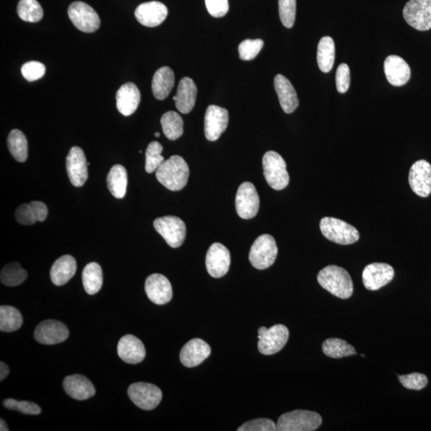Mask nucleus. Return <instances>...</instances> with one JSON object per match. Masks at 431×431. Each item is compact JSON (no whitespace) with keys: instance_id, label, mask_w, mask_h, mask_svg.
Wrapping results in <instances>:
<instances>
[{"instance_id":"f257e3e1","label":"nucleus","mask_w":431,"mask_h":431,"mask_svg":"<svg viewBox=\"0 0 431 431\" xmlns=\"http://www.w3.org/2000/svg\"><path fill=\"white\" fill-rule=\"evenodd\" d=\"M321 286L335 297L346 299L353 293V282L347 271L336 265H329L318 273Z\"/></svg>"},{"instance_id":"f03ea898","label":"nucleus","mask_w":431,"mask_h":431,"mask_svg":"<svg viewBox=\"0 0 431 431\" xmlns=\"http://www.w3.org/2000/svg\"><path fill=\"white\" fill-rule=\"evenodd\" d=\"M156 177L158 181L168 190L180 191L186 186L190 169L184 158L174 155L157 169Z\"/></svg>"},{"instance_id":"7ed1b4c3","label":"nucleus","mask_w":431,"mask_h":431,"mask_svg":"<svg viewBox=\"0 0 431 431\" xmlns=\"http://www.w3.org/2000/svg\"><path fill=\"white\" fill-rule=\"evenodd\" d=\"M322 424V418L317 412L295 410L280 416L277 423L279 431H313Z\"/></svg>"},{"instance_id":"20e7f679","label":"nucleus","mask_w":431,"mask_h":431,"mask_svg":"<svg viewBox=\"0 0 431 431\" xmlns=\"http://www.w3.org/2000/svg\"><path fill=\"white\" fill-rule=\"evenodd\" d=\"M319 227L322 234L334 243L348 245L360 239L359 231L354 226L335 217L322 218Z\"/></svg>"},{"instance_id":"39448f33","label":"nucleus","mask_w":431,"mask_h":431,"mask_svg":"<svg viewBox=\"0 0 431 431\" xmlns=\"http://www.w3.org/2000/svg\"><path fill=\"white\" fill-rule=\"evenodd\" d=\"M266 182L275 190H282L289 183L287 164L284 158L275 151L265 153L262 160Z\"/></svg>"},{"instance_id":"423d86ee","label":"nucleus","mask_w":431,"mask_h":431,"mask_svg":"<svg viewBox=\"0 0 431 431\" xmlns=\"http://www.w3.org/2000/svg\"><path fill=\"white\" fill-rule=\"evenodd\" d=\"M278 254V248L273 237L261 235L251 247L249 260L256 269L264 270L272 266Z\"/></svg>"},{"instance_id":"0eeeda50","label":"nucleus","mask_w":431,"mask_h":431,"mask_svg":"<svg viewBox=\"0 0 431 431\" xmlns=\"http://www.w3.org/2000/svg\"><path fill=\"white\" fill-rule=\"evenodd\" d=\"M153 226L160 235L171 248L177 249L182 246L186 236V226L180 218L166 216L157 218Z\"/></svg>"},{"instance_id":"6e6552de","label":"nucleus","mask_w":431,"mask_h":431,"mask_svg":"<svg viewBox=\"0 0 431 431\" xmlns=\"http://www.w3.org/2000/svg\"><path fill=\"white\" fill-rule=\"evenodd\" d=\"M258 349L261 354L274 355L286 345L289 331L283 324H275L272 328L261 327L258 331Z\"/></svg>"},{"instance_id":"1a4fd4ad","label":"nucleus","mask_w":431,"mask_h":431,"mask_svg":"<svg viewBox=\"0 0 431 431\" xmlns=\"http://www.w3.org/2000/svg\"><path fill=\"white\" fill-rule=\"evenodd\" d=\"M128 395L135 405L145 410L156 408L162 399V392L159 387L143 382L130 385Z\"/></svg>"},{"instance_id":"9d476101","label":"nucleus","mask_w":431,"mask_h":431,"mask_svg":"<svg viewBox=\"0 0 431 431\" xmlns=\"http://www.w3.org/2000/svg\"><path fill=\"white\" fill-rule=\"evenodd\" d=\"M406 23L418 31L431 29V0H410L403 12Z\"/></svg>"},{"instance_id":"9b49d317","label":"nucleus","mask_w":431,"mask_h":431,"mask_svg":"<svg viewBox=\"0 0 431 431\" xmlns=\"http://www.w3.org/2000/svg\"><path fill=\"white\" fill-rule=\"evenodd\" d=\"M69 16L74 26L82 32L93 33L100 27L99 14L86 3L77 1L71 3Z\"/></svg>"},{"instance_id":"f8f14e48","label":"nucleus","mask_w":431,"mask_h":431,"mask_svg":"<svg viewBox=\"0 0 431 431\" xmlns=\"http://www.w3.org/2000/svg\"><path fill=\"white\" fill-rule=\"evenodd\" d=\"M260 197L253 183H242L236 195V210L242 219H251L258 214Z\"/></svg>"},{"instance_id":"ddd939ff","label":"nucleus","mask_w":431,"mask_h":431,"mask_svg":"<svg viewBox=\"0 0 431 431\" xmlns=\"http://www.w3.org/2000/svg\"><path fill=\"white\" fill-rule=\"evenodd\" d=\"M34 336L36 341L42 345H55L67 340L69 330L64 323L47 319L38 324Z\"/></svg>"},{"instance_id":"4468645a","label":"nucleus","mask_w":431,"mask_h":431,"mask_svg":"<svg viewBox=\"0 0 431 431\" xmlns=\"http://www.w3.org/2000/svg\"><path fill=\"white\" fill-rule=\"evenodd\" d=\"M231 256L229 249L220 243L212 244L206 255V264L211 277L221 278L229 272Z\"/></svg>"},{"instance_id":"2eb2a0df","label":"nucleus","mask_w":431,"mask_h":431,"mask_svg":"<svg viewBox=\"0 0 431 431\" xmlns=\"http://www.w3.org/2000/svg\"><path fill=\"white\" fill-rule=\"evenodd\" d=\"M395 277L394 269L385 263H373L363 269L362 278L365 288L370 291L379 290L389 284Z\"/></svg>"},{"instance_id":"dca6fc26","label":"nucleus","mask_w":431,"mask_h":431,"mask_svg":"<svg viewBox=\"0 0 431 431\" xmlns=\"http://www.w3.org/2000/svg\"><path fill=\"white\" fill-rule=\"evenodd\" d=\"M229 124V111L220 106L211 105L205 116V134L210 142L219 139Z\"/></svg>"},{"instance_id":"f3484780","label":"nucleus","mask_w":431,"mask_h":431,"mask_svg":"<svg viewBox=\"0 0 431 431\" xmlns=\"http://www.w3.org/2000/svg\"><path fill=\"white\" fill-rule=\"evenodd\" d=\"M88 162L80 147H74L66 157V171L72 185L82 187L88 179Z\"/></svg>"},{"instance_id":"a211bd4d","label":"nucleus","mask_w":431,"mask_h":431,"mask_svg":"<svg viewBox=\"0 0 431 431\" xmlns=\"http://www.w3.org/2000/svg\"><path fill=\"white\" fill-rule=\"evenodd\" d=\"M409 184L415 195L428 197L431 193V164L426 160L415 162L410 169Z\"/></svg>"},{"instance_id":"6ab92c4d","label":"nucleus","mask_w":431,"mask_h":431,"mask_svg":"<svg viewBox=\"0 0 431 431\" xmlns=\"http://www.w3.org/2000/svg\"><path fill=\"white\" fill-rule=\"evenodd\" d=\"M145 290L148 298L158 305L166 304L173 297L172 285L162 274L150 275L145 280Z\"/></svg>"},{"instance_id":"aec40b11","label":"nucleus","mask_w":431,"mask_h":431,"mask_svg":"<svg viewBox=\"0 0 431 431\" xmlns=\"http://www.w3.org/2000/svg\"><path fill=\"white\" fill-rule=\"evenodd\" d=\"M168 16L166 5L158 1L140 4L135 11V17L142 25L155 27L162 24Z\"/></svg>"},{"instance_id":"412c9836","label":"nucleus","mask_w":431,"mask_h":431,"mask_svg":"<svg viewBox=\"0 0 431 431\" xmlns=\"http://www.w3.org/2000/svg\"><path fill=\"white\" fill-rule=\"evenodd\" d=\"M211 354V348L208 343L201 338H193L182 347L180 360L187 367L200 365Z\"/></svg>"},{"instance_id":"4be33fe9","label":"nucleus","mask_w":431,"mask_h":431,"mask_svg":"<svg viewBox=\"0 0 431 431\" xmlns=\"http://www.w3.org/2000/svg\"><path fill=\"white\" fill-rule=\"evenodd\" d=\"M118 355L120 359L130 365H137L144 360L145 348L143 343L133 335H127L118 343Z\"/></svg>"},{"instance_id":"5701e85b","label":"nucleus","mask_w":431,"mask_h":431,"mask_svg":"<svg viewBox=\"0 0 431 431\" xmlns=\"http://www.w3.org/2000/svg\"><path fill=\"white\" fill-rule=\"evenodd\" d=\"M141 94L138 86L133 82H127L120 87L116 95V103L117 109L124 116L133 114L137 110Z\"/></svg>"},{"instance_id":"b1692460","label":"nucleus","mask_w":431,"mask_h":431,"mask_svg":"<svg viewBox=\"0 0 431 431\" xmlns=\"http://www.w3.org/2000/svg\"><path fill=\"white\" fill-rule=\"evenodd\" d=\"M384 72L387 81L392 86H402L410 77V69L404 59L398 56H390L384 62Z\"/></svg>"},{"instance_id":"393cba45","label":"nucleus","mask_w":431,"mask_h":431,"mask_svg":"<svg viewBox=\"0 0 431 431\" xmlns=\"http://www.w3.org/2000/svg\"><path fill=\"white\" fill-rule=\"evenodd\" d=\"M274 86L280 104L285 113L292 114L298 108L299 99L293 86L286 77L278 75L275 77Z\"/></svg>"},{"instance_id":"a878e982","label":"nucleus","mask_w":431,"mask_h":431,"mask_svg":"<svg viewBox=\"0 0 431 431\" xmlns=\"http://www.w3.org/2000/svg\"><path fill=\"white\" fill-rule=\"evenodd\" d=\"M62 386L66 393L76 400L88 399L95 395V386L84 375L66 376Z\"/></svg>"},{"instance_id":"bb28decb","label":"nucleus","mask_w":431,"mask_h":431,"mask_svg":"<svg viewBox=\"0 0 431 431\" xmlns=\"http://www.w3.org/2000/svg\"><path fill=\"white\" fill-rule=\"evenodd\" d=\"M197 88L190 77H185L179 82L177 95L173 96L177 109L182 114L190 113L195 108Z\"/></svg>"},{"instance_id":"cd10ccee","label":"nucleus","mask_w":431,"mask_h":431,"mask_svg":"<svg viewBox=\"0 0 431 431\" xmlns=\"http://www.w3.org/2000/svg\"><path fill=\"white\" fill-rule=\"evenodd\" d=\"M76 270V260L72 256H61L52 265L50 272L52 283L56 286H62L74 277Z\"/></svg>"},{"instance_id":"c85d7f7f","label":"nucleus","mask_w":431,"mask_h":431,"mask_svg":"<svg viewBox=\"0 0 431 431\" xmlns=\"http://www.w3.org/2000/svg\"><path fill=\"white\" fill-rule=\"evenodd\" d=\"M175 76L171 69L163 66L155 73L152 82L153 94L158 100L167 98L173 88Z\"/></svg>"},{"instance_id":"c756f323","label":"nucleus","mask_w":431,"mask_h":431,"mask_svg":"<svg viewBox=\"0 0 431 431\" xmlns=\"http://www.w3.org/2000/svg\"><path fill=\"white\" fill-rule=\"evenodd\" d=\"M128 176L127 169L121 164H115L108 173V186L111 195L118 199H123L127 193Z\"/></svg>"},{"instance_id":"7c9ffc66","label":"nucleus","mask_w":431,"mask_h":431,"mask_svg":"<svg viewBox=\"0 0 431 431\" xmlns=\"http://www.w3.org/2000/svg\"><path fill=\"white\" fill-rule=\"evenodd\" d=\"M82 279L87 294L98 293L103 284V274L101 266L95 262L87 264L82 271Z\"/></svg>"},{"instance_id":"2f4dec72","label":"nucleus","mask_w":431,"mask_h":431,"mask_svg":"<svg viewBox=\"0 0 431 431\" xmlns=\"http://www.w3.org/2000/svg\"><path fill=\"white\" fill-rule=\"evenodd\" d=\"M336 46L331 37H323L319 42L317 62L319 69L323 73L332 71L335 62Z\"/></svg>"},{"instance_id":"473e14b6","label":"nucleus","mask_w":431,"mask_h":431,"mask_svg":"<svg viewBox=\"0 0 431 431\" xmlns=\"http://www.w3.org/2000/svg\"><path fill=\"white\" fill-rule=\"evenodd\" d=\"M322 349L324 355L333 359H341L357 354L354 347L338 338H328L323 342Z\"/></svg>"},{"instance_id":"72a5a7b5","label":"nucleus","mask_w":431,"mask_h":431,"mask_svg":"<svg viewBox=\"0 0 431 431\" xmlns=\"http://www.w3.org/2000/svg\"><path fill=\"white\" fill-rule=\"evenodd\" d=\"M8 147L10 153L19 162L27 161L28 157V143L24 134L19 130H13L8 138Z\"/></svg>"},{"instance_id":"f704fd0d","label":"nucleus","mask_w":431,"mask_h":431,"mask_svg":"<svg viewBox=\"0 0 431 431\" xmlns=\"http://www.w3.org/2000/svg\"><path fill=\"white\" fill-rule=\"evenodd\" d=\"M161 124L164 135L171 141L182 136L184 122L181 115L174 111H168L162 115Z\"/></svg>"},{"instance_id":"c9c22d12","label":"nucleus","mask_w":431,"mask_h":431,"mask_svg":"<svg viewBox=\"0 0 431 431\" xmlns=\"http://www.w3.org/2000/svg\"><path fill=\"white\" fill-rule=\"evenodd\" d=\"M23 319L21 312L12 306L0 307V330L13 332L23 325Z\"/></svg>"},{"instance_id":"e433bc0d","label":"nucleus","mask_w":431,"mask_h":431,"mask_svg":"<svg viewBox=\"0 0 431 431\" xmlns=\"http://www.w3.org/2000/svg\"><path fill=\"white\" fill-rule=\"evenodd\" d=\"M27 273L21 264L12 262L5 265L0 274V279L4 285L8 287L18 286L27 278Z\"/></svg>"},{"instance_id":"4c0bfd02","label":"nucleus","mask_w":431,"mask_h":431,"mask_svg":"<svg viewBox=\"0 0 431 431\" xmlns=\"http://www.w3.org/2000/svg\"><path fill=\"white\" fill-rule=\"evenodd\" d=\"M17 12L19 18L29 23L40 22L43 17V10L37 0H21Z\"/></svg>"},{"instance_id":"58836bf2","label":"nucleus","mask_w":431,"mask_h":431,"mask_svg":"<svg viewBox=\"0 0 431 431\" xmlns=\"http://www.w3.org/2000/svg\"><path fill=\"white\" fill-rule=\"evenodd\" d=\"M163 147L158 142L150 143L145 152V171L148 173L156 172L162 166L164 158L162 155Z\"/></svg>"},{"instance_id":"ea45409f","label":"nucleus","mask_w":431,"mask_h":431,"mask_svg":"<svg viewBox=\"0 0 431 431\" xmlns=\"http://www.w3.org/2000/svg\"><path fill=\"white\" fill-rule=\"evenodd\" d=\"M279 14L283 25L292 28L297 14V0H279Z\"/></svg>"},{"instance_id":"a19ab883","label":"nucleus","mask_w":431,"mask_h":431,"mask_svg":"<svg viewBox=\"0 0 431 431\" xmlns=\"http://www.w3.org/2000/svg\"><path fill=\"white\" fill-rule=\"evenodd\" d=\"M264 47L262 40H245L239 45L240 59L244 61H250L255 59Z\"/></svg>"},{"instance_id":"79ce46f5","label":"nucleus","mask_w":431,"mask_h":431,"mask_svg":"<svg viewBox=\"0 0 431 431\" xmlns=\"http://www.w3.org/2000/svg\"><path fill=\"white\" fill-rule=\"evenodd\" d=\"M3 404L7 409L17 410L24 415H37L42 412L40 406L32 402L8 399L3 402Z\"/></svg>"},{"instance_id":"37998d69","label":"nucleus","mask_w":431,"mask_h":431,"mask_svg":"<svg viewBox=\"0 0 431 431\" xmlns=\"http://www.w3.org/2000/svg\"><path fill=\"white\" fill-rule=\"evenodd\" d=\"M399 380L406 389L419 391L427 386L428 377L421 373H411L409 375H399Z\"/></svg>"},{"instance_id":"c03bdc74","label":"nucleus","mask_w":431,"mask_h":431,"mask_svg":"<svg viewBox=\"0 0 431 431\" xmlns=\"http://www.w3.org/2000/svg\"><path fill=\"white\" fill-rule=\"evenodd\" d=\"M22 75L24 79L27 81H36L45 75L46 67L42 62L32 61L26 62L21 69Z\"/></svg>"},{"instance_id":"a18cd8bd","label":"nucleus","mask_w":431,"mask_h":431,"mask_svg":"<svg viewBox=\"0 0 431 431\" xmlns=\"http://www.w3.org/2000/svg\"><path fill=\"white\" fill-rule=\"evenodd\" d=\"M238 431H275L277 423L269 419H258L249 421L237 429Z\"/></svg>"},{"instance_id":"49530a36","label":"nucleus","mask_w":431,"mask_h":431,"mask_svg":"<svg viewBox=\"0 0 431 431\" xmlns=\"http://www.w3.org/2000/svg\"><path fill=\"white\" fill-rule=\"evenodd\" d=\"M350 81L349 67L345 64L338 66L336 75L337 90L341 94L346 93L348 89H349Z\"/></svg>"},{"instance_id":"de8ad7c7","label":"nucleus","mask_w":431,"mask_h":431,"mask_svg":"<svg viewBox=\"0 0 431 431\" xmlns=\"http://www.w3.org/2000/svg\"><path fill=\"white\" fill-rule=\"evenodd\" d=\"M206 5L212 17H224L229 12V0H206Z\"/></svg>"},{"instance_id":"09e8293b","label":"nucleus","mask_w":431,"mask_h":431,"mask_svg":"<svg viewBox=\"0 0 431 431\" xmlns=\"http://www.w3.org/2000/svg\"><path fill=\"white\" fill-rule=\"evenodd\" d=\"M16 218L19 224L32 225L37 221L30 204H22L17 208Z\"/></svg>"},{"instance_id":"8fccbe9b","label":"nucleus","mask_w":431,"mask_h":431,"mask_svg":"<svg viewBox=\"0 0 431 431\" xmlns=\"http://www.w3.org/2000/svg\"><path fill=\"white\" fill-rule=\"evenodd\" d=\"M30 206L37 221H45L48 215V209L45 203L32 201L30 203Z\"/></svg>"},{"instance_id":"3c124183","label":"nucleus","mask_w":431,"mask_h":431,"mask_svg":"<svg viewBox=\"0 0 431 431\" xmlns=\"http://www.w3.org/2000/svg\"><path fill=\"white\" fill-rule=\"evenodd\" d=\"M10 370L9 367L7 365H5L4 362H0V380L3 381L6 379L8 375H9Z\"/></svg>"},{"instance_id":"603ef678","label":"nucleus","mask_w":431,"mask_h":431,"mask_svg":"<svg viewBox=\"0 0 431 431\" xmlns=\"http://www.w3.org/2000/svg\"><path fill=\"white\" fill-rule=\"evenodd\" d=\"M0 430L1 431H8L9 428L6 423L4 422L3 419L0 420Z\"/></svg>"},{"instance_id":"864d4df0","label":"nucleus","mask_w":431,"mask_h":431,"mask_svg":"<svg viewBox=\"0 0 431 431\" xmlns=\"http://www.w3.org/2000/svg\"><path fill=\"white\" fill-rule=\"evenodd\" d=\"M154 135H155V137H158V138L160 137V134L158 132L155 133Z\"/></svg>"}]
</instances>
